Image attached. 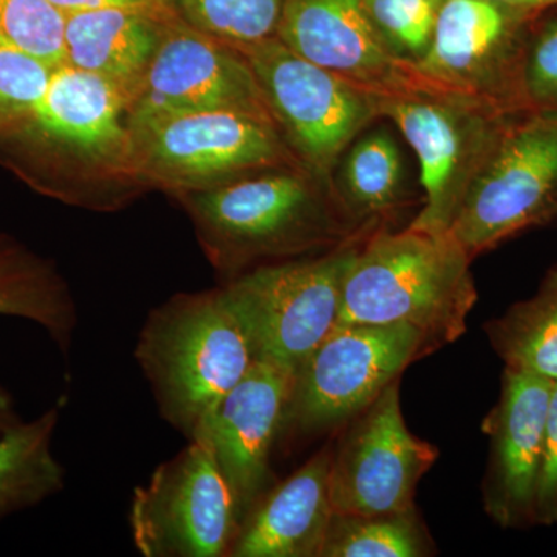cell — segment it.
<instances>
[{
  "label": "cell",
  "instance_id": "cell-19",
  "mask_svg": "<svg viewBox=\"0 0 557 557\" xmlns=\"http://www.w3.org/2000/svg\"><path fill=\"white\" fill-rule=\"evenodd\" d=\"M148 9L67 14L65 64L106 76L126 91L138 89L163 35Z\"/></svg>",
  "mask_w": 557,
  "mask_h": 557
},
{
  "label": "cell",
  "instance_id": "cell-9",
  "mask_svg": "<svg viewBox=\"0 0 557 557\" xmlns=\"http://www.w3.org/2000/svg\"><path fill=\"white\" fill-rule=\"evenodd\" d=\"M240 523L228 482L197 440L132 494L131 536L145 557H228Z\"/></svg>",
  "mask_w": 557,
  "mask_h": 557
},
{
  "label": "cell",
  "instance_id": "cell-30",
  "mask_svg": "<svg viewBox=\"0 0 557 557\" xmlns=\"http://www.w3.org/2000/svg\"><path fill=\"white\" fill-rule=\"evenodd\" d=\"M557 525V381L553 383L534 497V527Z\"/></svg>",
  "mask_w": 557,
  "mask_h": 557
},
{
  "label": "cell",
  "instance_id": "cell-24",
  "mask_svg": "<svg viewBox=\"0 0 557 557\" xmlns=\"http://www.w3.org/2000/svg\"><path fill=\"white\" fill-rule=\"evenodd\" d=\"M434 553L416 508L395 515L333 512L319 557H423Z\"/></svg>",
  "mask_w": 557,
  "mask_h": 557
},
{
  "label": "cell",
  "instance_id": "cell-20",
  "mask_svg": "<svg viewBox=\"0 0 557 557\" xmlns=\"http://www.w3.org/2000/svg\"><path fill=\"white\" fill-rule=\"evenodd\" d=\"M0 317L30 321L69 357L78 329V310L54 267L0 234Z\"/></svg>",
  "mask_w": 557,
  "mask_h": 557
},
{
  "label": "cell",
  "instance_id": "cell-16",
  "mask_svg": "<svg viewBox=\"0 0 557 557\" xmlns=\"http://www.w3.org/2000/svg\"><path fill=\"white\" fill-rule=\"evenodd\" d=\"M553 381L505 368L500 397L483 420L490 460L483 507L498 527H534V497Z\"/></svg>",
  "mask_w": 557,
  "mask_h": 557
},
{
  "label": "cell",
  "instance_id": "cell-4",
  "mask_svg": "<svg viewBox=\"0 0 557 557\" xmlns=\"http://www.w3.org/2000/svg\"><path fill=\"white\" fill-rule=\"evenodd\" d=\"M233 47L255 73L267 108L296 159L318 177L333 182L348 146L381 119V97L306 60L277 36Z\"/></svg>",
  "mask_w": 557,
  "mask_h": 557
},
{
  "label": "cell",
  "instance_id": "cell-14",
  "mask_svg": "<svg viewBox=\"0 0 557 557\" xmlns=\"http://www.w3.org/2000/svg\"><path fill=\"white\" fill-rule=\"evenodd\" d=\"M137 90L132 119L230 109L274 121L244 54L194 27L163 30Z\"/></svg>",
  "mask_w": 557,
  "mask_h": 557
},
{
  "label": "cell",
  "instance_id": "cell-21",
  "mask_svg": "<svg viewBox=\"0 0 557 557\" xmlns=\"http://www.w3.org/2000/svg\"><path fill=\"white\" fill-rule=\"evenodd\" d=\"M60 406L0 435V520L39 507L65 487V469L53 453Z\"/></svg>",
  "mask_w": 557,
  "mask_h": 557
},
{
  "label": "cell",
  "instance_id": "cell-28",
  "mask_svg": "<svg viewBox=\"0 0 557 557\" xmlns=\"http://www.w3.org/2000/svg\"><path fill=\"white\" fill-rule=\"evenodd\" d=\"M50 65L0 46V131L22 126L49 87Z\"/></svg>",
  "mask_w": 557,
  "mask_h": 557
},
{
  "label": "cell",
  "instance_id": "cell-11",
  "mask_svg": "<svg viewBox=\"0 0 557 557\" xmlns=\"http://www.w3.org/2000/svg\"><path fill=\"white\" fill-rule=\"evenodd\" d=\"M438 449L406 426L399 380L350 421L330 463V504L335 515H395L413 509L418 483Z\"/></svg>",
  "mask_w": 557,
  "mask_h": 557
},
{
  "label": "cell",
  "instance_id": "cell-15",
  "mask_svg": "<svg viewBox=\"0 0 557 557\" xmlns=\"http://www.w3.org/2000/svg\"><path fill=\"white\" fill-rule=\"evenodd\" d=\"M295 375V370L256 359L190 438L211 450L242 520L271 487V450L284 432Z\"/></svg>",
  "mask_w": 557,
  "mask_h": 557
},
{
  "label": "cell",
  "instance_id": "cell-32",
  "mask_svg": "<svg viewBox=\"0 0 557 557\" xmlns=\"http://www.w3.org/2000/svg\"><path fill=\"white\" fill-rule=\"evenodd\" d=\"M22 420L13 394L0 383V435Z\"/></svg>",
  "mask_w": 557,
  "mask_h": 557
},
{
  "label": "cell",
  "instance_id": "cell-31",
  "mask_svg": "<svg viewBox=\"0 0 557 557\" xmlns=\"http://www.w3.org/2000/svg\"><path fill=\"white\" fill-rule=\"evenodd\" d=\"M50 2L62 13L75 14L108 9H138V7H150L156 0H50Z\"/></svg>",
  "mask_w": 557,
  "mask_h": 557
},
{
  "label": "cell",
  "instance_id": "cell-7",
  "mask_svg": "<svg viewBox=\"0 0 557 557\" xmlns=\"http://www.w3.org/2000/svg\"><path fill=\"white\" fill-rule=\"evenodd\" d=\"M380 109L381 119L398 127L420 163L423 207L409 226L449 233L468 190L515 113L453 94L381 97Z\"/></svg>",
  "mask_w": 557,
  "mask_h": 557
},
{
  "label": "cell",
  "instance_id": "cell-33",
  "mask_svg": "<svg viewBox=\"0 0 557 557\" xmlns=\"http://www.w3.org/2000/svg\"><path fill=\"white\" fill-rule=\"evenodd\" d=\"M491 2L530 11V13H544V11L557 9V0H491Z\"/></svg>",
  "mask_w": 557,
  "mask_h": 557
},
{
  "label": "cell",
  "instance_id": "cell-26",
  "mask_svg": "<svg viewBox=\"0 0 557 557\" xmlns=\"http://www.w3.org/2000/svg\"><path fill=\"white\" fill-rule=\"evenodd\" d=\"M67 14L50 0H0V46L51 69L65 64Z\"/></svg>",
  "mask_w": 557,
  "mask_h": 557
},
{
  "label": "cell",
  "instance_id": "cell-8",
  "mask_svg": "<svg viewBox=\"0 0 557 557\" xmlns=\"http://www.w3.org/2000/svg\"><path fill=\"white\" fill-rule=\"evenodd\" d=\"M434 351L406 324H336L296 370L284 431L319 434L350 423Z\"/></svg>",
  "mask_w": 557,
  "mask_h": 557
},
{
  "label": "cell",
  "instance_id": "cell-25",
  "mask_svg": "<svg viewBox=\"0 0 557 557\" xmlns=\"http://www.w3.org/2000/svg\"><path fill=\"white\" fill-rule=\"evenodd\" d=\"M197 30L231 46H247L276 36L284 0H177Z\"/></svg>",
  "mask_w": 557,
  "mask_h": 557
},
{
  "label": "cell",
  "instance_id": "cell-5",
  "mask_svg": "<svg viewBox=\"0 0 557 557\" xmlns=\"http://www.w3.org/2000/svg\"><path fill=\"white\" fill-rule=\"evenodd\" d=\"M557 222V112L509 116L449 233L472 260L518 234Z\"/></svg>",
  "mask_w": 557,
  "mask_h": 557
},
{
  "label": "cell",
  "instance_id": "cell-12",
  "mask_svg": "<svg viewBox=\"0 0 557 557\" xmlns=\"http://www.w3.org/2000/svg\"><path fill=\"white\" fill-rule=\"evenodd\" d=\"M131 127L150 170L171 182L200 183L300 164L274 121L242 110L143 116L132 119Z\"/></svg>",
  "mask_w": 557,
  "mask_h": 557
},
{
  "label": "cell",
  "instance_id": "cell-17",
  "mask_svg": "<svg viewBox=\"0 0 557 557\" xmlns=\"http://www.w3.org/2000/svg\"><path fill=\"white\" fill-rule=\"evenodd\" d=\"M332 453L330 448L319 450L252 505L228 557H319L333 516L329 490Z\"/></svg>",
  "mask_w": 557,
  "mask_h": 557
},
{
  "label": "cell",
  "instance_id": "cell-1",
  "mask_svg": "<svg viewBox=\"0 0 557 557\" xmlns=\"http://www.w3.org/2000/svg\"><path fill=\"white\" fill-rule=\"evenodd\" d=\"M471 262L450 233L376 226L344 277L338 324H406L435 350L456 343L478 302Z\"/></svg>",
  "mask_w": 557,
  "mask_h": 557
},
{
  "label": "cell",
  "instance_id": "cell-2",
  "mask_svg": "<svg viewBox=\"0 0 557 557\" xmlns=\"http://www.w3.org/2000/svg\"><path fill=\"white\" fill-rule=\"evenodd\" d=\"M190 205L212 258L233 271L260 259L327 252L376 228L351 218L333 182L300 164L231 180Z\"/></svg>",
  "mask_w": 557,
  "mask_h": 557
},
{
  "label": "cell",
  "instance_id": "cell-29",
  "mask_svg": "<svg viewBox=\"0 0 557 557\" xmlns=\"http://www.w3.org/2000/svg\"><path fill=\"white\" fill-rule=\"evenodd\" d=\"M527 110L557 112V9L539 14L523 64Z\"/></svg>",
  "mask_w": 557,
  "mask_h": 557
},
{
  "label": "cell",
  "instance_id": "cell-18",
  "mask_svg": "<svg viewBox=\"0 0 557 557\" xmlns=\"http://www.w3.org/2000/svg\"><path fill=\"white\" fill-rule=\"evenodd\" d=\"M126 94L119 84L98 73L58 65L51 72L46 94L24 124L61 145L102 152L127 139L121 124Z\"/></svg>",
  "mask_w": 557,
  "mask_h": 557
},
{
  "label": "cell",
  "instance_id": "cell-27",
  "mask_svg": "<svg viewBox=\"0 0 557 557\" xmlns=\"http://www.w3.org/2000/svg\"><path fill=\"white\" fill-rule=\"evenodd\" d=\"M392 54L418 64L431 46L442 0H362Z\"/></svg>",
  "mask_w": 557,
  "mask_h": 557
},
{
  "label": "cell",
  "instance_id": "cell-10",
  "mask_svg": "<svg viewBox=\"0 0 557 557\" xmlns=\"http://www.w3.org/2000/svg\"><path fill=\"white\" fill-rule=\"evenodd\" d=\"M539 14L491 0H442L431 46L416 67L449 94L525 112L523 64Z\"/></svg>",
  "mask_w": 557,
  "mask_h": 557
},
{
  "label": "cell",
  "instance_id": "cell-23",
  "mask_svg": "<svg viewBox=\"0 0 557 557\" xmlns=\"http://www.w3.org/2000/svg\"><path fill=\"white\" fill-rule=\"evenodd\" d=\"M505 368L557 381V263L531 298L509 307L485 325Z\"/></svg>",
  "mask_w": 557,
  "mask_h": 557
},
{
  "label": "cell",
  "instance_id": "cell-13",
  "mask_svg": "<svg viewBox=\"0 0 557 557\" xmlns=\"http://www.w3.org/2000/svg\"><path fill=\"white\" fill-rule=\"evenodd\" d=\"M276 36L306 60L379 97L449 94L391 53L362 0H284Z\"/></svg>",
  "mask_w": 557,
  "mask_h": 557
},
{
  "label": "cell",
  "instance_id": "cell-22",
  "mask_svg": "<svg viewBox=\"0 0 557 557\" xmlns=\"http://www.w3.org/2000/svg\"><path fill=\"white\" fill-rule=\"evenodd\" d=\"M333 188L357 222L386 225L406 203L405 170L395 138L384 129L359 135L333 172Z\"/></svg>",
  "mask_w": 557,
  "mask_h": 557
},
{
  "label": "cell",
  "instance_id": "cell-6",
  "mask_svg": "<svg viewBox=\"0 0 557 557\" xmlns=\"http://www.w3.org/2000/svg\"><path fill=\"white\" fill-rule=\"evenodd\" d=\"M366 237L318 258L258 267L223 287L256 359L300 368L338 324L344 277Z\"/></svg>",
  "mask_w": 557,
  "mask_h": 557
},
{
  "label": "cell",
  "instance_id": "cell-3",
  "mask_svg": "<svg viewBox=\"0 0 557 557\" xmlns=\"http://www.w3.org/2000/svg\"><path fill=\"white\" fill-rule=\"evenodd\" d=\"M134 357L160 417L188 440L256 362L223 288L178 295L150 311Z\"/></svg>",
  "mask_w": 557,
  "mask_h": 557
}]
</instances>
